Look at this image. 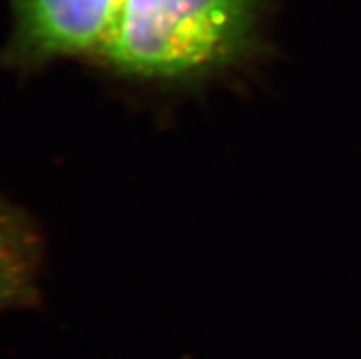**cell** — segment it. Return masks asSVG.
I'll use <instances>...</instances> for the list:
<instances>
[{
	"label": "cell",
	"mask_w": 361,
	"mask_h": 359,
	"mask_svg": "<svg viewBox=\"0 0 361 359\" xmlns=\"http://www.w3.org/2000/svg\"><path fill=\"white\" fill-rule=\"evenodd\" d=\"M123 0H9L13 28L0 61L32 73L64 59H96Z\"/></svg>",
	"instance_id": "7a4b0ae2"
},
{
	"label": "cell",
	"mask_w": 361,
	"mask_h": 359,
	"mask_svg": "<svg viewBox=\"0 0 361 359\" xmlns=\"http://www.w3.org/2000/svg\"><path fill=\"white\" fill-rule=\"evenodd\" d=\"M266 11V0H123L96 59L137 85H200L257 59Z\"/></svg>",
	"instance_id": "6da1fadb"
},
{
	"label": "cell",
	"mask_w": 361,
	"mask_h": 359,
	"mask_svg": "<svg viewBox=\"0 0 361 359\" xmlns=\"http://www.w3.org/2000/svg\"><path fill=\"white\" fill-rule=\"evenodd\" d=\"M41 255L35 224L0 196V312L35 300Z\"/></svg>",
	"instance_id": "3957f363"
}]
</instances>
